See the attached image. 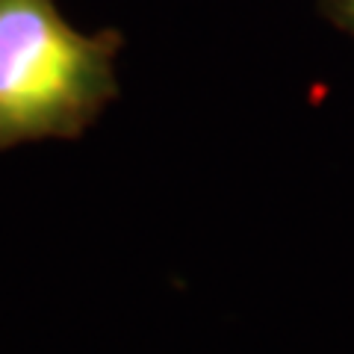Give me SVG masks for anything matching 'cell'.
<instances>
[{
	"label": "cell",
	"mask_w": 354,
	"mask_h": 354,
	"mask_svg": "<svg viewBox=\"0 0 354 354\" xmlns=\"http://www.w3.org/2000/svg\"><path fill=\"white\" fill-rule=\"evenodd\" d=\"M121 36L83 32L53 0H0V151L83 133L118 95Z\"/></svg>",
	"instance_id": "1"
},
{
	"label": "cell",
	"mask_w": 354,
	"mask_h": 354,
	"mask_svg": "<svg viewBox=\"0 0 354 354\" xmlns=\"http://www.w3.org/2000/svg\"><path fill=\"white\" fill-rule=\"evenodd\" d=\"M319 3H322V12L330 18V24L354 39V0H319Z\"/></svg>",
	"instance_id": "2"
}]
</instances>
